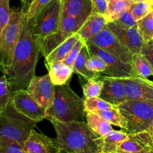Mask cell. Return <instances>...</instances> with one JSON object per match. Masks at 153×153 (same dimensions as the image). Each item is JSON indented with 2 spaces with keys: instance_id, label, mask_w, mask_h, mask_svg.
<instances>
[{
  "instance_id": "cell-45",
  "label": "cell",
  "mask_w": 153,
  "mask_h": 153,
  "mask_svg": "<svg viewBox=\"0 0 153 153\" xmlns=\"http://www.w3.org/2000/svg\"><path fill=\"white\" fill-rule=\"evenodd\" d=\"M149 153H153V143H152V147H151V149H150V151H149Z\"/></svg>"
},
{
  "instance_id": "cell-22",
  "label": "cell",
  "mask_w": 153,
  "mask_h": 153,
  "mask_svg": "<svg viewBox=\"0 0 153 153\" xmlns=\"http://www.w3.org/2000/svg\"><path fill=\"white\" fill-rule=\"evenodd\" d=\"M90 56H91V55L88 52L86 45L85 44V46L81 49L79 55L76 58V61H75L74 64L72 67L75 73H78L87 80L92 79H98L100 77V73L91 71L87 67V63H88Z\"/></svg>"
},
{
  "instance_id": "cell-42",
  "label": "cell",
  "mask_w": 153,
  "mask_h": 153,
  "mask_svg": "<svg viewBox=\"0 0 153 153\" xmlns=\"http://www.w3.org/2000/svg\"><path fill=\"white\" fill-rule=\"evenodd\" d=\"M19 1H21V4H22V8L21 9L23 10L24 13H26L34 0H19Z\"/></svg>"
},
{
  "instance_id": "cell-49",
  "label": "cell",
  "mask_w": 153,
  "mask_h": 153,
  "mask_svg": "<svg viewBox=\"0 0 153 153\" xmlns=\"http://www.w3.org/2000/svg\"><path fill=\"white\" fill-rule=\"evenodd\" d=\"M148 1H152V2H153V0H148Z\"/></svg>"
},
{
  "instance_id": "cell-7",
  "label": "cell",
  "mask_w": 153,
  "mask_h": 153,
  "mask_svg": "<svg viewBox=\"0 0 153 153\" xmlns=\"http://www.w3.org/2000/svg\"><path fill=\"white\" fill-rule=\"evenodd\" d=\"M62 0H52L34 17L29 19L31 31L36 38H42L55 32L59 28Z\"/></svg>"
},
{
  "instance_id": "cell-39",
  "label": "cell",
  "mask_w": 153,
  "mask_h": 153,
  "mask_svg": "<svg viewBox=\"0 0 153 153\" xmlns=\"http://www.w3.org/2000/svg\"><path fill=\"white\" fill-rule=\"evenodd\" d=\"M52 0H38L36 3L31 4V7L28 9V12L25 13V16L28 19H32L33 17L36 16L43 7L47 5L50 1Z\"/></svg>"
},
{
  "instance_id": "cell-1",
  "label": "cell",
  "mask_w": 153,
  "mask_h": 153,
  "mask_svg": "<svg viewBox=\"0 0 153 153\" xmlns=\"http://www.w3.org/2000/svg\"><path fill=\"white\" fill-rule=\"evenodd\" d=\"M40 49L31 31L30 21L25 16L22 31L13 52L10 67L5 75L13 91L26 89L35 76Z\"/></svg>"
},
{
  "instance_id": "cell-37",
  "label": "cell",
  "mask_w": 153,
  "mask_h": 153,
  "mask_svg": "<svg viewBox=\"0 0 153 153\" xmlns=\"http://www.w3.org/2000/svg\"><path fill=\"white\" fill-rule=\"evenodd\" d=\"M85 43H84V42L80 39V40L76 43V45L73 46V48L71 49V51L67 54V56H66L61 61H62L64 64H66V65H68L70 66V67H73L76 58L78 57L81 49H82V47L85 46Z\"/></svg>"
},
{
  "instance_id": "cell-18",
  "label": "cell",
  "mask_w": 153,
  "mask_h": 153,
  "mask_svg": "<svg viewBox=\"0 0 153 153\" xmlns=\"http://www.w3.org/2000/svg\"><path fill=\"white\" fill-rule=\"evenodd\" d=\"M52 83L57 85H64L70 83L74 73L72 67L66 65L61 61H56L46 64Z\"/></svg>"
},
{
  "instance_id": "cell-28",
  "label": "cell",
  "mask_w": 153,
  "mask_h": 153,
  "mask_svg": "<svg viewBox=\"0 0 153 153\" xmlns=\"http://www.w3.org/2000/svg\"><path fill=\"white\" fill-rule=\"evenodd\" d=\"M97 114L102 118H104L108 122L110 123L111 125L116 126H118L120 128H122L125 131H126V120L124 117L122 115V114L120 113L118 108L110 109V110L103 111H99Z\"/></svg>"
},
{
  "instance_id": "cell-25",
  "label": "cell",
  "mask_w": 153,
  "mask_h": 153,
  "mask_svg": "<svg viewBox=\"0 0 153 153\" xmlns=\"http://www.w3.org/2000/svg\"><path fill=\"white\" fill-rule=\"evenodd\" d=\"M132 4L131 0H108L107 12L105 15L108 22H114L118 19L123 12L129 10Z\"/></svg>"
},
{
  "instance_id": "cell-26",
  "label": "cell",
  "mask_w": 153,
  "mask_h": 153,
  "mask_svg": "<svg viewBox=\"0 0 153 153\" xmlns=\"http://www.w3.org/2000/svg\"><path fill=\"white\" fill-rule=\"evenodd\" d=\"M131 64L137 76L144 79H147L151 76H153V70L150 64L140 53L133 55Z\"/></svg>"
},
{
  "instance_id": "cell-16",
  "label": "cell",
  "mask_w": 153,
  "mask_h": 153,
  "mask_svg": "<svg viewBox=\"0 0 153 153\" xmlns=\"http://www.w3.org/2000/svg\"><path fill=\"white\" fill-rule=\"evenodd\" d=\"M23 146L26 153H53L58 150L54 146L52 138L34 129L31 131Z\"/></svg>"
},
{
  "instance_id": "cell-20",
  "label": "cell",
  "mask_w": 153,
  "mask_h": 153,
  "mask_svg": "<svg viewBox=\"0 0 153 153\" xmlns=\"http://www.w3.org/2000/svg\"><path fill=\"white\" fill-rule=\"evenodd\" d=\"M92 12L91 0H62L61 14L88 17Z\"/></svg>"
},
{
  "instance_id": "cell-11",
  "label": "cell",
  "mask_w": 153,
  "mask_h": 153,
  "mask_svg": "<svg viewBox=\"0 0 153 153\" xmlns=\"http://www.w3.org/2000/svg\"><path fill=\"white\" fill-rule=\"evenodd\" d=\"M12 102L19 111L33 120L39 123L45 119L46 109L37 102L26 89L13 91Z\"/></svg>"
},
{
  "instance_id": "cell-10",
  "label": "cell",
  "mask_w": 153,
  "mask_h": 153,
  "mask_svg": "<svg viewBox=\"0 0 153 153\" xmlns=\"http://www.w3.org/2000/svg\"><path fill=\"white\" fill-rule=\"evenodd\" d=\"M55 85L52 83L49 73L42 76L33 77L26 91L44 109L52 105L55 95Z\"/></svg>"
},
{
  "instance_id": "cell-41",
  "label": "cell",
  "mask_w": 153,
  "mask_h": 153,
  "mask_svg": "<svg viewBox=\"0 0 153 153\" xmlns=\"http://www.w3.org/2000/svg\"><path fill=\"white\" fill-rule=\"evenodd\" d=\"M107 0H91L93 5V11L105 15L108 8Z\"/></svg>"
},
{
  "instance_id": "cell-36",
  "label": "cell",
  "mask_w": 153,
  "mask_h": 153,
  "mask_svg": "<svg viewBox=\"0 0 153 153\" xmlns=\"http://www.w3.org/2000/svg\"><path fill=\"white\" fill-rule=\"evenodd\" d=\"M87 67L91 71L97 73H104L107 69V66L102 60H101L96 55H91L89 59H88V63H87Z\"/></svg>"
},
{
  "instance_id": "cell-34",
  "label": "cell",
  "mask_w": 153,
  "mask_h": 153,
  "mask_svg": "<svg viewBox=\"0 0 153 153\" xmlns=\"http://www.w3.org/2000/svg\"><path fill=\"white\" fill-rule=\"evenodd\" d=\"M0 153H26V152L22 143L11 139L0 137Z\"/></svg>"
},
{
  "instance_id": "cell-14",
  "label": "cell",
  "mask_w": 153,
  "mask_h": 153,
  "mask_svg": "<svg viewBox=\"0 0 153 153\" xmlns=\"http://www.w3.org/2000/svg\"><path fill=\"white\" fill-rule=\"evenodd\" d=\"M153 138L147 131L128 133L115 153H149Z\"/></svg>"
},
{
  "instance_id": "cell-6",
  "label": "cell",
  "mask_w": 153,
  "mask_h": 153,
  "mask_svg": "<svg viewBox=\"0 0 153 153\" xmlns=\"http://www.w3.org/2000/svg\"><path fill=\"white\" fill-rule=\"evenodd\" d=\"M25 18V13L22 9L13 7L10 21L0 34V66L2 68V73L11 64Z\"/></svg>"
},
{
  "instance_id": "cell-19",
  "label": "cell",
  "mask_w": 153,
  "mask_h": 153,
  "mask_svg": "<svg viewBox=\"0 0 153 153\" xmlns=\"http://www.w3.org/2000/svg\"><path fill=\"white\" fill-rule=\"evenodd\" d=\"M74 34H70L58 28L55 32L42 38H36L40 49V53L44 57L49 55L61 43Z\"/></svg>"
},
{
  "instance_id": "cell-32",
  "label": "cell",
  "mask_w": 153,
  "mask_h": 153,
  "mask_svg": "<svg viewBox=\"0 0 153 153\" xmlns=\"http://www.w3.org/2000/svg\"><path fill=\"white\" fill-rule=\"evenodd\" d=\"M13 91L10 89L5 75L0 77V113L12 100Z\"/></svg>"
},
{
  "instance_id": "cell-13",
  "label": "cell",
  "mask_w": 153,
  "mask_h": 153,
  "mask_svg": "<svg viewBox=\"0 0 153 153\" xmlns=\"http://www.w3.org/2000/svg\"><path fill=\"white\" fill-rule=\"evenodd\" d=\"M106 28L110 30L123 46L131 52L133 55L140 53L144 43L137 30V25L131 28H125L117 25L114 22H109Z\"/></svg>"
},
{
  "instance_id": "cell-17",
  "label": "cell",
  "mask_w": 153,
  "mask_h": 153,
  "mask_svg": "<svg viewBox=\"0 0 153 153\" xmlns=\"http://www.w3.org/2000/svg\"><path fill=\"white\" fill-rule=\"evenodd\" d=\"M108 23L105 15L93 11L83 24L77 34L85 43L102 31Z\"/></svg>"
},
{
  "instance_id": "cell-5",
  "label": "cell",
  "mask_w": 153,
  "mask_h": 153,
  "mask_svg": "<svg viewBox=\"0 0 153 153\" xmlns=\"http://www.w3.org/2000/svg\"><path fill=\"white\" fill-rule=\"evenodd\" d=\"M118 108L126 120L127 133L149 129L153 118V100H126Z\"/></svg>"
},
{
  "instance_id": "cell-4",
  "label": "cell",
  "mask_w": 153,
  "mask_h": 153,
  "mask_svg": "<svg viewBox=\"0 0 153 153\" xmlns=\"http://www.w3.org/2000/svg\"><path fill=\"white\" fill-rule=\"evenodd\" d=\"M37 123L19 111L11 100L0 113V137L16 140L23 145Z\"/></svg>"
},
{
  "instance_id": "cell-3",
  "label": "cell",
  "mask_w": 153,
  "mask_h": 153,
  "mask_svg": "<svg viewBox=\"0 0 153 153\" xmlns=\"http://www.w3.org/2000/svg\"><path fill=\"white\" fill-rule=\"evenodd\" d=\"M85 100L73 91L70 83L55 86L50 107L46 111L45 119L60 122H83L85 117Z\"/></svg>"
},
{
  "instance_id": "cell-35",
  "label": "cell",
  "mask_w": 153,
  "mask_h": 153,
  "mask_svg": "<svg viewBox=\"0 0 153 153\" xmlns=\"http://www.w3.org/2000/svg\"><path fill=\"white\" fill-rule=\"evenodd\" d=\"M10 0H0V34L10 19L12 8L10 7Z\"/></svg>"
},
{
  "instance_id": "cell-38",
  "label": "cell",
  "mask_w": 153,
  "mask_h": 153,
  "mask_svg": "<svg viewBox=\"0 0 153 153\" xmlns=\"http://www.w3.org/2000/svg\"><path fill=\"white\" fill-rule=\"evenodd\" d=\"M114 22L125 28H131L137 25V21L134 18L130 10H127L126 11L123 12L118 19L114 21Z\"/></svg>"
},
{
  "instance_id": "cell-23",
  "label": "cell",
  "mask_w": 153,
  "mask_h": 153,
  "mask_svg": "<svg viewBox=\"0 0 153 153\" xmlns=\"http://www.w3.org/2000/svg\"><path fill=\"white\" fill-rule=\"evenodd\" d=\"M79 40L80 37L77 33L70 36L63 43H61L58 47L55 48L49 55L45 57V64H49L53 61H62Z\"/></svg>"
},
{
  "instance_id": "cell-48",
  "label": "cell",
  "mask_w": 153,
  "mask_h": 153,
  "mask_svg": "<svg viewBox=\"0 0 153 153\" xmlns=\"http://www.w3.org/2000/svg\"><path fill=\"white\" fill-rule=\"evenodd\" d=\"M0 71H1V72H2V68H1V66H0Z\"/></svg>"
},
{
  "instance_id": "cell-29",
  "label": "cell",
  "mask_w": 153,
  "mask_h": 153,
  "mask_svg": "<svg viewBox=\"0 0 153 153\" xmlns=\"http://www.w3.org/2000/svg\"><path fill=\"white\" fill-rule=\"evenodd\" d=\"M137 28L143 42L153 40V14L152 12L137 21Z\"/></svg>"
},
{
  "instance_id": "cell-47",
  "label": "cell",
  "mask_w": 153,
  "mask_h": 153,
  "mask_svg": "<svg viewBox=\"0 0 153 153\" xmlns=\"http://www.w3.org/2000/svg\"><path fill=\"white\" fill-rule=\"evenodd\" d=\"M53 153H61V151L58 150V151H56V152H53Z\"/></svg>"
},
{
  "instance_id": "cell-40",
  "label": "cell",
  "mask_w": 153,
  "mask_h": 153,
  "mask_svg": "<svg viewBox=\"0 0 153 153\" xmlns=\"http://www.w3.org/2000/svg\"><path fill=\"white\" fill-rule=\"evenodd\" d=\"M140 53L146 58L153 70V40L143 43Z\"/></svg>"
},
{
  "instance_id": "cell-12",
  "label": "cell",
  "mask_w": 153,
  "mask_h": 153,
  "mask_svg": "<svg viewBox=\"0 0 153 153\" xmlns=\"http://www.w3.org/2000/svg\"><path fill=\"white\" fill-rule=\"evenodd\" d=\"M126 93V100H153V82L132 76L120 79Z\"/></svg>"
},
{
  "instance_id": "cell-33",
  "label": "cell",
  "mask_w": 153,
  "mask_h": 153,
  "mask_svg": "<svg viewBox=\"0 0 153 153\" xmlns=\"http://www.w3.org/2000/svg\"><path fill=\"white\" fill-rule=\"evenodd\" d=\"M152 6L153 2L146 0V1H141V2L132 4L129 10L132 13L135 20L138 21L139 19H142L152 12Z\"/></svg>"
},
{
  "instance_id": "cell-51",
  "label": "cell",
  "mask_w": 153,
  "mask_h": 153,
  "mask_svg": "<svg viewBox=\"0 0 153 153\" xmlns=\"http://www.w3.org/2000/svg\"><path fill=\"white\" fill-rule=\"evenodd\" d=\"M107 1H108V0H107Z\"/></svg>"
},
{
  "instance_id": "cell-24",
  "label": "cell",
  "mask_w": 153,
  "mask_h": 153,
  "mask_svg": "<svg viewBox=\"0 0 153 153\" xmlns=\"http://www.w3.org/2000/svg\"><path fill=\"white\" fill-rule=\"evenodd\" d=\"M85 120L90 128L99 137L106 135L114 130L110 123L94 112H85Z\"/></svg>"
},
{
  "instance_id": "cell-15",
  "label": "cell",
  "mask_w": 153,
  "mask_h": 153,
  "mask_svg": "<svg viewBox=\"0 0 153 153\" xmlns=\"http://www.w3.org/2000/svg\"><path fill=\"white\" fill-rule=\"evenodd\" d=\"M103 88L100 97L107 102L118 107L126 100L125 87L120 79L105 76Z\"/></svg>"
},
{
  "instance_id": "cell-2",
  "label": "cell",
  "mask_w": 153,
  "mask_h": 153,
  "mask_svg": "<svg viewBox=\"0 0 153 153\" xmlns=\"http://www.w3.org/2000/svg\"><path fill=\"white\" fill-rule=\"evenodd\" d=\"M56 133L54 146L67 153H100L99 136L85 121L51 120Z\"/></svg>"
},
{
  "instance_id": "cell-8",
  "label": "cell",
  "mask_w": 153,
  "mask_h": 153,
  "mask_svg": "<svg viewBox=\"0 0 153 153\" xmlns=\"http://www.w3.org/2000/svg\"><path fill=\"white\" fill-rule=\"evenodd\" d=\"M85 45L88 48L90 55L99 57L106 64L107 69L104 73L107 76L116 79L137 76L131 64L123 62L113 55L100 49L91 42H85Z\"/></svg>"
},
{
  "instance_id": "cell-31",
  "label": "cell",
  "mask_w": 153,
  "mask_h": 153,
  "mask_svg": "<svg viewBox=\"0 0 153 153\" xmlns=\"http://www.w3.org/2000/svg\"><path fill=\"white\" fill-rule=\"evenodd\" d=\"M102 79L97 80V79H92L88 80L85 85L82 86V91L85 99L92 97H100L102 89L103 88Z\"/></svg>"
},
{
  "instance_id": "cell-27",
  "label": "cell",
  "mask_w": 153,
  "mask_h": 153,
  "mask_svg": "<svg viewBox=\"0 0 153 153\" xmlns=\"http://www.w3.org/2000/svg\"><path fill=\"white\" fill-rule=\"evenodd\" d=\"M88 17L61 14L59 28L70 34H76L83 25Z\"/></svg>"
},
{
  "instance_id": "cell-46",
  "label": "cell",
  "mask_w": 153,
  "mask_h": 153,
  "mask_svg": "<svg viewBox=\"0 0 153 153\" xmlns=\"http://www.w3.org/2000/svg\"><path fill=\"white\" fill-rule=\"evenodd\" d=\"M37 1H38V0H34V1H33V2H32V4H34V3H36V2H37ZM30 7H31V6H30Z\"/></svg>"
},
{
  "instance_id": "cell-43",
  "label": "cell",
  "mask_w": 153,
  "mask_h": 153,
  "mask_svg": "<svg viewBox=\"0 0 153 153\" xmlns=\"http://www.w3.org/2000/svg\"><path fill=\"white\" fill-rule=\"evenodd\" d=\"M147 131L149 133V134H150V135L152 136V138H153V118L152 120V122H151L150 126H149V129L147 130Z\"/></svg>"
},
{
  "instance_id": "cell-9",
  "label": "cell",
  "mask_w": 153,
  "mask_h": 153,
  "mask_svg": "<svg viewBox=\"0 0 153 153\" xmlns=\"http://www.w3.org/2000/svg\"><path fill=\"white\" fill-rule=\"evenodd\" d=\"M88 41L100 49L111 53L123 62L131 64L133 58L132 54L106 27Z\"/></svg>"
},
{
  "instance_id": "cell-44",
  "label": "cell",
  "mask_w": 153,
  "mask_h": 153,
  "mask_svg": "<svg viewBox=\"0 0 153 153\" xmlns=\"http://www.w3.org/2000/svg\"><path fill=\"white\" fill-rule=\"evenodd\" d=\"M133 2V4H134V3H138V2H141V1H146V0H131Z\"/></svg>"
},
{
  "instance_id": "cell-50",
  "label": "cell",
  "mask_w": 153,
  "mask_h": 153,
  "mask_svg": "<svg viewBox=\"0 0 153 153\" xmlns=\"http://www.w3.org/2000/svg\"><path fill=\"white\" fill-rule=\"evenodd\" d=\"M152 14H153V6H152Z\"/></svg>"
},
{
  "instance_id": "cell-21",
  "label": "cell",
  "mask_w": 153,
  "mask_h": 153,
  "mask_svg": "<svg viewBox=\"0 0 153 153\" xmlns=\"http://www.w3.org/2000/svg\"><path fill=\"white\" fill-rule=\"evenodd\" d=\"M128 135V133L125 131L112 130L106 135L100 137L99 152L100 153H115Z\"/></svg>"
},
{
  "instance_id": "cell-30",
  "label": "cell",
  "mask_w": 153,
  "mask_h": 153,
  "mask_svg": "<svg viewBox=\"0 0 153 153\" xmlns=\"http://www.w3.org/2000/svg\"><path fill=\"white\" fill-rule=\"evenodd\" d=\"M84 104H85V112L97 113L99 111H107L115 108H118L107 102L100 97H92V98L85 99Z\"/></svg>"
}]
</instances>
